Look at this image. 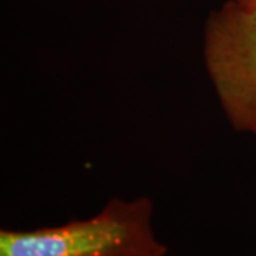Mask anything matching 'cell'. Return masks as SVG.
Returning <instances> with one entry per match:
<instances>
[{"label": "cell", "instance_id": "7a4b0ae2", "mask_svg": "<svg viewBox=\"0 0 256 256\" xmlns=\"http://www.w3.org/2000/svg\"><path fill=\"white\" fill-rule=\"evenodd\" d=\"M202 54L229 126L256 137V8L226 0L210 10Z\"/></svg>", "mask_w": 256, "mask_h": 256}, {"label": "cell", "instance_id": "3957f363", "mask_svg": "<svg viewBox=\"0 0 256 256\" xmlns=\"http://www.w3.org/2000/svg\"><path fill=\"white\" fill-rule=\"evenodd\" d=\"M238 2L248 8H256V0H238Z\"/></svg>", "mask_w": 256, "mask_h": 256}, {"label": "cell", "instance_id": "6da1fadb", "mask_svg": "<svg viewBox=\"0 0 256 256\" xmlns=\"http://www.w3.org/2000/svg\"><path fill=\"white\" fill-rule=\"evenodd\" d=\"M148 196L112 198L88 220L33 230H0V256H165Z\"/></svg>", "mask_w": 256, "mask_h": 256}]
</instances>
